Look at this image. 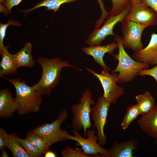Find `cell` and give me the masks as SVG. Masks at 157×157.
Returning <instances> with one entry per match:
<instances>
[{"mask_svg": "<svg viewBox=\"0 0 157 157\" xmlns=\"http://www.w3.org/2000/svg\"><path fill=\"white\" fill-rule=\"evenodd\" d=\"M18 106L15 98H13L10 91L7 88L0 90V117L8 119L11 118Z\"/></svg>", "mask_w": 157, "mask_h": 157, "instance_id": "9a60e30c", "label": "cell"}, {"mask_svg": "<svg viewBox=\"0 0 157 157\" xmlns=\"http://www.w3.org/2000/svg\"><path fill=\"white\" fill-rule=\"evenodd\" d=\"M115 40L118 46V53L113 55V57L119 61L115 69L112 73L119 72L117 83H124L131 81L138 75L141 70L149 67L148 63L137 61L131 58L126 53L122 43V37L116 35Z\"/></svg>", "mask_w": 157, "mask_h": 157, "instance_id": "3957f363", "label": "cell"}, {"mask_svg": "<svg viewBox=\"0 0 157 157\" xmlns=\"http://www.w3.org/2000/svg\"><path fill=\"white\" fill-rule=\"evenodd\" d=\"M135 99L142 116L150 112L156 105L154 99L149 91H146L143 94H138L135 97Z\"/></svg>", "mask_w": 157, "mask_h": 157, "instance_id": "d6986e66", "label": "cell"}, {"mask_svg": "<svg viewBox=\"0 0 157 157\" xmlns=\"http://www.w3.org/2000/svg\"><path fill=\"white\" fill-rule=\"evenodd\" d=\"M8 46H5L0 50L2 59L0 63V76L17 74V68L13 55L8 51Z\"/></svg>", "mask_w": 157, "mask_h": 157, "instance_id": "e0dca14e", "label": "cell"}, {"mask_svg": "<svg viewBox=\"0 0 157 157\" xmlns=\"http://www.w3.org/2000/svg\"><path fill=\"white\" fill-rule=\"evenodd\" d=\"M132 58L135 60L148 63L153 66L157 65V33L151 35L150 41L144 48L135 52Z\"/></svg>", "mask_w": 157, "mask_h": 157, "instance_id": "4fadbf2b", "label": "cell"}, {"mask_svg": "<svg viewBox=\"0 0 157 157\" xmlns=\"http://www.w3.org/2000/svg\"><path fill=\"white\" fill-rule=\"evenodd\" d=\"M118 48L117 43L112 42L108 44L96 45L88 47H83L82 50L86 55L92 56L95 62L100 65L102 70L109 72L110 69L105 63L103 58L106 53L113 55L114 50Z\"/></svg>", "mask_w": 157, "mask_h": 157, "instance_id": "7c38bea8", "label": "cell"}, {"mask_svg": "<svg viewBox=\"0 0 157 157\" xmlns=\"http://www.w3.org/2000/svg\"><path fill=\"white\" fill-rule=\"evenodd\" d=\"M6 0H0V4L3 5Z\"/></svg>", "mask_w": 157, "mask_h": 157, "instance_id": "d590c367", "label": "cell"}, {"mask_svg": "<svg viewBox=\"0 0 157 157\" xmlns=\"http://www.w3.org/2000/svg\"><path fill=\"white\" fill-rule=\"evenodd\" d=\"M1 154L0 156L1 157H8L9 155L6 151L5 149L1 151Z\"/></svg>", "mask_w": 157, "mask_h": 157, "instance_id": "e575fe53", "label": "cell"}, {"mask_svg": "<svg viewBox=\"0 0 157 157\" xmlns=\"http://www.w3.org/2000/svg\"><path fill=\"white\" fill-rule=\"evenodd\" d=\"M56 154L54 152L51 151H47L44 154V157H56Z\"/></svg>", "mask_w": 157, "mask_h": 157, "instance_id": "1f68e13d", "label": "cell"}, {"mask_svg": "<svg viewBox=\"0 0 157 157\" xmlns=\"http://www.w3.org/2000/svg\"><path fill=\"white\" fill-rule=\"evenodd\" d=\"M36 61L41 66L42 73L40 79L33 86L36 91L42 95H51L52 89L59 83L61 73L64 67H71L82 71L58 57L50 59L40 57Z\"/></svg>", "mask_w": 157, "mask_h": 157, "instance_id": "6da1fadb", "label": "cell"}, {"mask_svg": "<svg viewBox=\"0 0 157 157\" xmlns=\"http://www.w3.org/2000/svg\"><path fill=\"white\" fill-rule=\"evenodd\" d=\"M72 132V135H71L67 131L64 134V136L67 140L76 141V145L81 147L85 154L93 157H108V149L103 148L98 144V137L95 135L94 130L87 129V138L82 137L76 129H73Z\"/></svg>", "mask_w": 157, "mask_h": 157, "instance_id": "5b68a950", "label": "cell"}, {"mask_svg": "<svg viewBox=\"0 0 157 157\" xmlns=\"http://www.w3.org/2000/svg\"><path fill=\"white\" fill-rule=\"evenodd\" d=\"M99 4L101 11H103L105 10L103 3L102 0H97Z\"/></svg>", "mask_w": 157, "mask_h": 157, "instance_id": "836d02e7", "label": "cell"}, {"mask_svg": "<svg viewBox=\"0 0 157 157\" xmlns=\"http://www.w3.org/2000/svg\"><path fill=\"white\" fill-rule=\"evenodd\" d=\"M10 25L17 26H20L21 24L18 21L12 20H8L5 24L0 23V50L2 49L5 46L3 44L4 39L6 35V30L8 27Z\"/></svg>", "mask_w": 157, "mask_h": 157, "instance_id": "4316f807", "label": "cell"}, {"mask_svg": "<svg viewBox=\"0 0 157 157\" xmlns=\"http://www.w3.org/2000/svg\"><path fill=\"white\" fill-rule=\"evenodd\" d=\"M155 139V142L156 144L157 145V136L154 138Z\"/></svg>", "mask_w": 157, "mask_h": 157, "instance_id": "8d00e7d4", "label": "cell"}, {"mask_svg": "<svg viewBox=\"0 0 157 157\" xmlns=\"http://www.w3.org/2000/svg\"><path fill=\"white\" fill-rule=\"evenodd\" d=\"M32 44L26 42L22 49L13 54L18 68L25 67L30 68L33 67L35 60L32 55Z\"/></svg>", "mask_w": 157, "mask_h": 157, "instance_id": "ac0fdd59", "label": "cell"}, {"mask_svg": "<svg viewBox=\"0 0 157 157\" xmlns=\"http://www.w3.org/2000/svg\"><path fill=\"white\" fill-rule=\"evenodd\" d=\"M110 104L103 96H100L91 108V114L93 121L92 125L97 130L98 143L101 146H105L107 142V138L104 133V128L106 124Z\"/></svg>", "mask_w": 157, "mask_h": 157, "instance_id": "ba28073f", "label": "cell"}, {"mask_svg": "<svg viewBox=\"0 0 157 157\" xmlns=\"http://www.w3.org/2000/svg\"><path fill=\"white\" fill-rule=\"evenodd\" d=\"M132 5L144 2V0H129Z\"/></svg>", "mask_w": 157, "mask_h": 157, "instance_id": "d6a6232c", "label": "cell"}, {"mask_svg": "<svg viewBox=\"0 0 157 157\" xmlns=\"http://www.w3.org/2000/svg\"><path fill=\"white\" fill-rule=\"evenodd\" d=\"M19 138L18 135L15 132L8 134L7 148L10 150L14 157H30L19 143Z\"/></svg>", "mask_w": 157, "mask_h": 157, "instance_id": "ffe728a7", "label": "cell"}, {"mask_svg": "<svg viewBox=\"0 0 157 157\" xmlns=\"http://www.w3.org/2000/svg\"><path fill=\"white\" fill-rule=\"evenodd\" d=\"M138 145L137 140L132 138L126 141L115 142L110 149H107L108 157H135L134 151Z\"/></svg>", "mask_w": 157, "mask_h": 157, "instance_id": "5bb4252c", "label": "cell"}, {"mask_svg": "<svg viewBox=\"0 0 157 157\" xmlns=\"http://www.w3.org/2000/svg\"><path fill=\"white\" fill-rule=\"evenodd\" d=\"M111 0L112 6L109 13L110 16L118 15L131 4L129 0Z\"/></svg>", "mask_w": 157, "mask_h": 157, "instance_id": "d4e9b609", "label": "cell"}, {"mask_svg": "<svg viewBox=\"0 0 157 157\" xmlns=\"http://www.w3.org/2000/svg\"><path fill=\"white\" fill-rule=\"evenodd\" d=\"M138 75L141 76L144 75L151 76L154 78L157 83V65L152 68L144 69L141 70L138 73ZM156 94L157 95V90Z\"/></svg>", "mask_w": 157, "mask_h": 157, "instance_id": "f1b7e54d", "label": "cell"}, {"mask_svg": "<svg viewBox=\"0 0 157 157\" xmlns=\"http://www.w3.org/2000/svg\"><path fill=\"white\" fill-rule=\"evenodd\" d=\"M130 6L118 15L110 16L104 22L103 26L100 28L95 29L89 35L85 41V43L89 46L100 44L101 43L108 35H115L113 31L115 25L118 22L122 23L128 13Z\"/></svg>", "mask_w": 157, "mask_h": 157, "instance_id": "9c48e42d", "label": "cell"}, {"mask_svg": "<svg viewBox=\"0 0 157 157\" xmlns=\"http://www.w3.org/2000/svg\"><path fill=\"white\" fill-rule=\"evenodd\" d=\"M23 0H6L3 4L7 9L8 13L10 14L13 7L18 5Z\"/></svg>", "mask_w": 157, "mask_h": 157, "instance_id": "f546056e", "label": "cell"}, {"mask_svg": "<svg viewBox=\"0 0 157 157\" xmlns=\"http://www.w3.org/2000/svg\"><path fill=\"white\" fill-rule=\"evenodd\" d=\"M8 134L3 128L0 127V150L1 151L7 148Z\"/></svg>", "mask_w": 157, "mask_h": 157, "instance_id": "83f0119b", "label": "cell"}, {"mask_svg": "<svg viewBox=\"0 0 157 157\" xmlns=\"http://www.w3.org/2000/svg\"><path fill=\"white\" fill-rule=\"evenodd\" d=\"M62 157H93L85 154L82 148H73L69 146H67L61 151Z\"/></svg>", "mask_w": 157, "mask_h": 157, "instance_id": "484cf974", "label": "cell"}, {"mask_svg": "<svg viewBox=\"0 0 157 157\" xmlns=\"http://www.w3.org/2000/svg\"><path fill=\"white\" fill-rule=\"evenodd\" d=\"M19 141L30 157H41L42 152L27 138H18Z\"/></svg>", "mask_w": 157, "mask_h": 157, "instance_id": "cb8c5ba5", "label": "cell"}, {"mask_svg": "<svg viewBox=\"0 0 157 157\" xmlns=\"http://www.w3.org/2000/svg\"><path fill=\"white\" fill-rule=\"evenodd\" d=\"M78 0H43L42 1L36 4L29 9L24 10H20V11L24 14H27L35 9L41 7H45L48 10H53L55 12L59 9L60 6L63 4L76 1Z\"/></svg>", "mask_w": 157, "mask_h": 157, "instance_id": "44dd1931", "label": "cell"}, {"mask_svg": "<svg viewBox=\"0 0 157 157\" xmlns=\"http://www.w3.org/2000/svg\"><path fill=\"white\" fill-rule=\"evenodd\" d=\"M68 117L67 112L63 110L59 113L57 118L52 123L43 124L29 132L42 137L51 147L54 144L67 140L64 135L67 130L62 129L60 126Z\"/></svg>", "mask_w": 157, "mask_h": 157, "instance_id": "8992f818", "label": "cell"}, {"mask_svg": "<svg viewBox=\"0 0 157 157\" xmlns=\"http://www.w3.org/2000/svg\"><path fill=\"white\" fill-rule=\"evenodd\" d=\"M140 114V110L137 104L127 107L126 114L121 124L122 129L123 130L126 129L131 123Z\"/></svg>", "mask_w": 157, "mask_h": 157, "instance_id": "7402d4cb", "label": "cell"}, {"mask_svg": "<svg viewBox=\"0 0 157 157\" xmlns=\"http://www.w3.org/2000/svg\"><path fill=\"white\" fill-rule=\"evenodd\" d=\"M138 125L141 130L150 138L157 136V105L149 113L138 120Z\"/></svg>", "mask_w": 157, "mask_h": 157, "instance_id": "2e32d148", "label": "cell"}, {"mask_svg": "<svg viewBox=\"0 0 157 157\" xmlns=\"http://www.w3.org/2000/svg\"><path fill=\"white\" fill-rule=\"evenodd\" d=\"M121 23L122 43L124 48L135 52L143 48L141 36L143 31L148 26L131 21L124 20Z\"/></svg>", "mask_w": 157, "mask_h": 157, "instance_id": "30bf717a", "label": "cell"}, {"mask_svg": "<svg viewBox=\"0 0 157 157\" xmlns=\"http://www.w3.org/2000/svg\"><path fill=\"white\" fill-rule=\"evenodd\" d=\"M124 21H131L149 26L157 25V13L144 2L131 5Z\"/></svg>", "mask_w": 157, "mask_h": 157, "instance_id": "8fae6325", "label": "cell"}, {"mask_svg": "<svg viewBox=\"0 0 157 157\" xmlns=\"http://www.w3.org/2000/svg\"><path fill=\"white\" fill-rule=\"evenodd\" d=\"M144 3L157 13V0H144Z\"/></svg>", "mask_w": 157, "mask_h": 157, "instance_id": "4dcf8cb0", "label": "cell"}, {"mask_svg": "<svg viewBox=\"0 0 157 157\" xmlns=\"http://www.w3.org/2000/svg\"><path fill=\"white\" fill-rule=\"evenodd\" d=\"M26 138L30 141L43 154L51 147L42 137L36 134L28 132L26 133Z\"/></svg>", "mask_w": 157, "mask_h": 157, "instance_id": "603a6c76", "label": "cell"}, {"mask_svg": "<svg viewBox=\"0 0 157 157\" xmlns=\"http://www.w3.org/2000/svg\"><path fill=\"white\" fill-rule=\"evenodd\" d=\"M85 68L99 81L104 90L102 96L110 104H115L118 99L124 94L123 89L117 84V74L110 73L109 72L102 70L99 74L88 68Z\"/></svg>", "mask_w": 157, "mask_h": 157, "instance_id": "52a82bcc", "label": "cell"}, {"mask_svg": "<svg viewBox=\"0 0 157 157\" xmlns=\"http://www.w3.org/2000/svg\"><path fill=\"white\" fill-rule=\"evenodd\" d=\"M3 78L12 83L15 90V98L18 106L17 111L20 115H27L37 113L40 109L42 101V95L36 91L33 86H29L24 79Z\"/></svg>", "mask_w": 157, "mask_h": 157, "instance_id": "7a4b0ae2", "label": "cell"}, {"mask_svg": "<svg viewBox=\"0 0 157 157\" xmlns=\"http://www.w3.org/2000/svg\"><path fill=\"white\" fill-rule=\"evenodd\" d=\"M79 103L74 104L71 108L73 115L72 127L78 131L83 129L85 136H87L88 129L92 127L90 114L91 106L95 104L92 98V94L90 89H87L83 92L82 97L79 100Z\"/></svg>", "mask_w": 157, "mask_h": 157, "instance_id": "277c9868", "label": "cell"}]
</instances>
